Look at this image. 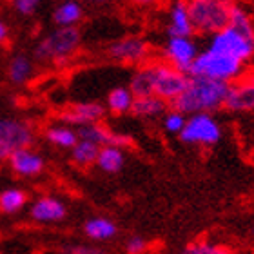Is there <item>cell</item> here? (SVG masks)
<instances>
[{
	"label": "cell",
	"mask_w": 254,
	"mask_h": 254,
	"mask_svg": "<svg viewBox=\"0 0 254 254\" xmlns=\"http://www.w3.org/2000/svg\"><path fill=\"white\" fill-rule=\"evenodd\" d=\"M229 84L216 82V80L200 78V76H189V84L186 91L176 98L171 107L184 115H200V113L218 111L225 104Z\"/></svg>",
	"instance_id": "1"
},
{
	"label": "cell",
	"mask_w": 254,
	"mask_h": 254,
	"mask_svg": "<svg viewBox=\"0 0 254 254\" xmlns=\"http://www.w3.org/2000/svg\"><path fill=\"white\" fill-rule=\"evenodd\" d=\"M245 64L229 57V55L216 53L211 49L200 51L189 69V76L216 80L223 84H233L236 80L244 78Z\"/></svg>",
	"instance_id": "2"
},
{
	"label": "cell",
	"mask_w": 254,
	"mask_h": 254,
	"mask_svg": "<svg viewBox=\"0 0 254 254\" xmlns=\"http://www.w3.org/2000/svg\"><path fill=\"white\" fill-rule=\"evenodd\" d=\"M82 35L78 27H57L40 40L33 49V57L38 62H55L62 65L78 51Z\"/></svg>",
	"instance_id": "3"
},
{
	"label": "cell",
	"mask_w": 254,
	"mask_h": 254,
	"mask_svg": "<svg viewBox=\"0 0 254 254\" xmlns=\"http://www.w3.org/2000/svg\"><path fill=\"white\" fill-rule=\"evenodd\" d=\"M194 31L214 35L229 26L233 0H186Z\"/></svg>",
	"instance_id": "4"
},
{
	"label": "cell",
	"mask_w": 254,
	"mask_h": 254,
	"mask_svg": "<svg viewBox=\"0 0 254 254\" xmlns=\"http://www.w3.org/2000/svg\"><path fill=\"white\" fill-rule=\"evenodd\" d=\"M184 143L189 145H203V147H211L214 143L220 142L222 138V127L218 120L212 115L200 113V115H190L187 117L186 126L178 134Z\"/></svg>",
	"instance_id": "5"
},
{
	"label": "cell",
	"mask_w": 254,
	"mask_h": 254,
	"mask_svg": "<svg viewBox=\"0 0 254 254\" xmlns=\"http://www.w3.org/2000/svg\"><path fill=\"white\" fill-rule=\"evenodd\" d=\"M207 49L229 55V57L245 64L254 59V38L245 37L240 31H236L234 27L227 26L223 27L222 31L211 35Z\"/></svg>",
	"instance_id": "6"
},
{
	"label": "cell",
	"mask_w": 254,
	"mask_h": 254,
	"mask_svg": "<svg viewBox=\"0 0 254 254\" xmlns=\"http://www.w3.org/2000/svg\"><path fill=\"white\" fill-rule=\"evenodd\" d=\"M154 71V95L167 104L178 98L189 84V74L182 73L167 62H153Z\"/></svg>",
	"instance_id": "7"
},
{
	"label": "cell",
	"mask_w": 254,
	"mask_h": 254,
	"mask_svg": "<svg viewBox=\"0 0 254 254\" xmlns=\"http://www.w3.org/2000/svg\"><path fill=\"white\" fill-rule=\"evenodd\" d=\"M109 59L127 65H143L151 57V46L143 37L127 35L107 48Z\"/></svg>",
	"instance_id": "8"
},
{
	"label": "cell",
	"mask_w": 254,
	"mask_h": 254,
	"mask_svg": "<svg viewBox=\"0 0 254 254\" xmlns=\"http://www.w3.org/2000/svg\"><path fill=\"white\" fill-rule=\"evenodd\" d=\"M198 57V46L190 37H169L164 46L165 62L182 73L189 74V69Z\"/></svg>",
	"instance_id": "9"
},
{
	"label": "cell",
	"mask_w": 254,
	"mask_h": 254,
	"mask_svg": "<svg viewBox=\"0 0 254 254\" xmlns=\"http://www.w3.org/2000/svg\"><path fill=\"white\" fill-rule=\"evenodd\" d=\"M35 129L26 120L16 118H0V143L11 151L22 147H31L35 143Z\"/></svg>",
	"instance_id": "10"
},
{
	"label": "cell",
	"mask_w": 254,
	"mask_h": 254,
	"mask_svg": "<svg viewBox=\"0 0 254 254\" xmlns=\"http://www.w3.org/2000/svg\"><path fill=\"white\" fill-rule=\"evenodd\" d=\"M104 117H106V106H102L98 102H78L64 109L59 115L62 124H67L76 129L91 124H100Z\"/></svg>",
	"instance_id": "11"
},
{
	"label": "cell",
	"mask_w": 254,
	"mask_h": 254,
	"mask_svg": "<svg viewBox=\"0 0 254 254\" xmlns=\"http://www.w3.org/2000/svg\"><path fill=\"white\" fill-rule=\"evenodd\" d=\"M225 109L233 113H244L254 109V80L253 76H244L229 84L227 96H225Z\"/></svg>",
	"instance_id": "12"
},
{
	"label": "cell",
	"mask_w": 254,
	"mask_h": 254,
	"mask_svg": "<svg viewBox=\"0 0 254 254\" xmlns=\"http://www.w3.org/2000/svg\"><path fill=\"white\" fill-rule=\"evenodd\" d=\"M29 216L37 223H59L67 216V207L57 196H40L29 207Z\"/></svg>",
	"instance_id": "13"
},
{
	"label": "cell",
	"mask_w": 254,
	"mask_h": 254,
	"mask_svg": "<svg viewBox=\"0 0 254 254\" xmlns=\"http://www.w3.org/2000/svg\"><path fill=\"white\" fill-rule=\"evenodd\" d=\"M7 164H9L15 175L24 176V178H33V176L42 175L44 167H46L42 154L33 151L31 147H22L13 151Z\"/></svg>",
	"instance_id": "14"
},
{
	"label": "cell",
	"mask_w": 254,
	"mask_h": 254,
	"mask_svg": "<svg viewBox=\"0 0 254 254\" xmlns=\"http://www.w3.org/2000/svg\"><path fill=\"white\" fill-rule=\"evenodd\" d=\"M80 140H89V142L96 143V145H113V147L124 149L126 145L132 142L131 136L122 134V132L111 131L109 127H106L104 124H91V126H84L76 129Z\"/></svg>",
	"instance_id": "15"
},
{
	"label": "cell",
	"mask_w": 254,
	"mask_h": 254,
	"mask_svg": "<svg viewBox=\"0 0 254 254\" xmlns=\"http://www.w3.org/2000/svg\"><path fill=\"white\" fill-rule=\"evenodd\" d=\"M194 33L187 11L186 0H176L169 9V22H167V35L169 37H190Z\"/></svg>",
	"instance_id": "16"
},
{
	"label": "cell",
	"mask_w": 254,
	"mask_h": 254,
	"mask_svg": "<svg viewBox=\"0 0 254 254\" xmlns=\"http://www.w3.org/2000/svg\"><path fill=\"white\" fill-rule=\"evenodd\" d=\"M167 102L158 98L156 95H149V96H138L132 102L131 113L136 118H147V120H153V118L164 117L165 113L169 111L167 109Z\"/></svg>",
	"instance_id": "17"
},
{
	"label": "cell",
	"mask_w": 254,
	"mask_h": 254,
	"mask_svg": "<svg viewBox=\"0 0 254 254\" xmlns=\"http://www.w3.org/2000/svg\"><path fill=\"white\" fill-rule=\"evenodd\" d=\"M134 98L138 96H149L154 95V71L153 62H147L143 65H138V69L131 74L129 85H127Z\"/></svg>",
	"instance_id": "18"
},
{
	"label": "cell",
	"mask_w": 254,
	"mask_h": 254,
	"mask_svg": "<svg viewBox=\"0 0 254 254\" xmlns=\"http://www.w3.org/2000/svg\"><path fill=\"white\" fill-rule=\"evenodd\" d=\"M84 234L93 242H109L118 234V227L109 218L95 216L84 223Z\"/></svg>",
	"instance_id": "19"
},
{
	"label": "cell",
	"mask_w": 254,
	"mask_h": 254,
	"mask_svg": "<svg viewBox=\"0 0 254 254\" xmlns=\"http://www.w3.org/2000/svg\"><path fill=\"white\" fill-rule=\"evenodd\" d=\"M84 16V9L78 0H62L53 11V22L59 27H76Z\"/></svg>",
	"instance_id": "20"
},
{
	"label": "cell",
	"mask_w": 254,
	"mask_h": 254,
	"mask_svg": "<svg viewBox=\"0 0 254 254\" xmlns=\"http://www.w3.org/2000/svg\"><path fill=\"white\" fill-rule=\"evenodd\" d=\"M46 140H48L51 145L60 149H71L74 147V143L78 142V132L76 129L67 124H53L46 129Z\"/></svg>",
	"instance_id": "21"
},
{
	"label": "cell",
	"mask_w": 254,
	"mask_h": 254,
	"mask_svg": "<svg viewBox=\"0 0 254 254\" xmlns=\"http://www.w3.org/2000/svg\"><path fill=\"white\" fill-rule=\"evenodd\" d=\"M33 73H35V64H33L31 57H27L26 53H16L7 65V76L15 85L27 84L31 80Z\"/></svg>",
	"instance_id": "22"
},
{
	"label": "cell",
	"mask_w": 254,
	"mask_h": 254,
	"mask_svg": "<svg viewBox=\"0 0 254 254\" xmlns=\"http://www.w3.org/2000/svg\"><path fill=\"white\" fill-rule=\"evenodd\" d=\"M124 162H126L124 151L120 147H113V145L100 147V153H98V158H96V165L104 173H109V175H115V173L122 169Z\"/></svg>",
	"instance_id": "23"
},
{
	"label": "cell",
	"mask_w": 254,
	"mask_h": 254,
	"mask_svg": "<svg viewBox=\"0 0 254 254\" xmlns=\"http://www.w3.org/2000/svg\"><path fill=\"white\" fill-rule=\"evenodd\" d=\"M132 102H134V95L131 93V89L120 85V87H115V89L109 91L106 107L115 115H124V113L131 111Z\"/></svg>",
	"instance_id": "24"
},
{
	"label": "cell",
	"mask_w": 254,
	"mask_h": 254,
	"mask_svg": "<svg viewBox=\"0 0 254 254\" xmlns=\"http://www.w3.org/2000/svg\"><path fill=\"white\" fill-rule=\"evenodd\" d=\"M98 153H100V145L89 142V140H80L74 143V147L71 149V160L78 167H89V165L96 164V158H98Z\"/></svg>",
	"instance_id": "25"
},
{
	"label": "cell",
	"mask_w": 254,
	"mask_h": 254,
	"mask_svg": "<svg viewBox=\"0 0 254 254\" xmlns=\"http://www.w3.org/2000/svg\"><path fill=\"white\" fill-rule=\"evenodd\" d=\"M27 203L26 190L18 187H9V189L0 190V212L4 214H16L20 212Z\"/></svg>",
	"instance_id": "26"
},
{
	"label": "cell",
	"mask_w": 254,
	"mask_h": 254,
	"mask_svg": "<svg viewBox=\"0 0 254 254\" xmlns=\"http://www.w3.org/2000/svg\"><path fill=\"white\" fill-rule=\"evenodd\" d=\"M173 254H234L231 247L222 244H214V242H207V240H200V242H192L187 247H184L178 253Z\"/></svg>",
	"instance_id": "27"
},
{
	"label": "cell",
	"mask_w": 254,
	"mask_h": 254,
	"mask_svg": "<svg viewBox=\"0 0 254 254\" xmlns=\"http://www.w3.org/2000/svg\"><path fill=\"white\" fill-rule=\"evenodd\" d=\"M229 26L234 27L236 31H240L242 35L249 38H254V24L251 20L249 13L240 7V5H233L231 9V18H229Z\"/></svg>",
	"instance_id": "28"
},
{
	"label": "cell",
	"mask_w": 254,
	"mask_h": 254,
	"mask_svg": "<svg viewBox=\"0 0 254 254\" xmlns=\"http://www.w3.org/2000/svg\"><path fill=\"white\" fill-rule=\"evenodd\" d=\"M186 120H187V117L184 115V113L176 111V109L171 107L169 111L164 115L165 131L171 132V134H180L182 129H184V126H186Z\"/></svg>",
	"instance_id": "29"
},
{
	"label": "cell",
	"mask_w": 254,
	"mask_h": 254,
	"mask_svg": "<svg viewBox=\"0 0 254 254\" xmlns=\"http://www.w3.org/2000/svg\"><path fill=\"white\" fill-rule=\"evenodd\" d=\"M11 4L18 15L31 16L38 9V5L42 4V0H11Z\"/></svg>",
	"instance_id": "30"
},
{
	"label": "cell",
	"mask_w": 254,
	"mask_h": 254,
	"mask_svg": "<svg viewBox=\"0 0 254 254\" xmlns=\"http://www.w3.org/2000/svg\"><path fill=\"white\" fill-rule=\"evenodd\" d=\"M149 244L142 236H131L126 242V254H147Z\"/></svg>",
	"instance_id": "31"
},
{
	"label": "cell",
	"mask_w": 254,
	"mask_h": 254,
	"mask_svg": "<svg viewBox=\"0 0 254 254\" xmlns=\"http://www.w3.org/2000/svg\"><path fill=\"white\" fill-rule=\"evenodd\" d=\"M62 254H106L100 247H95V245H84V244H71V245H64Z\"/></svg>",
	"instance_id": "32"
},
{
	"label": "cell",
	"mask_w": 254,
	"mask_h": 254,
	"mask_svg": "<svg viewBox=\"0 0 254 254\" xmlns=\"http://www.w3.org/2000/svg\"><path fill=\"white\" fill-rule=\"evenodd\" d=\"M7 38H9V29H7L4 20H0V44H5Z\"/></svg>",
	"instance_id": "33"
},
{
	"label": "cell",
	"mask_w": 254,
	"mask_h": 254,
	"mask_svg": "<svg viewBox=\"0 0 254 254\" xmlns=\"http://www.w3.org/2000/svg\"><path fill=\"white\" fill-rule=\"evenodd\" d=\"M132 4H136V5H143V7H147V5H154V4H158L160 0H131Z\"/></svg>",
	"instance_id": "34"
},
{
	"label": "cell",
	"mask_w": 254,
	"mask_h": 254,
	"mask_svg": "<svg viewBox=\"0 0 254 254\" xmlns=\"http://www.w3.org/2000/svg\"><path fill=\"white\" fill-rule=\"evenodd\" d=\"M85 2H95V4H98V2H106V0H85Z\"/></svg>",
	"instance_id": "35"
},
{
	"label": "cell",
	"mask_w": 254,
	"mask_h": 254,
	"mask_svg": "<svg viewBox=\"0 0 254 254\" xmlns=\"http://www.w3.org/2000/svg\"><path fill=\"white\" fill-rule=\"evenodd\" d=\"M251 76H253V80H254V73H253V74H251Z\"/></svg>",
	"instance_id": "36"
}]
</instances>
